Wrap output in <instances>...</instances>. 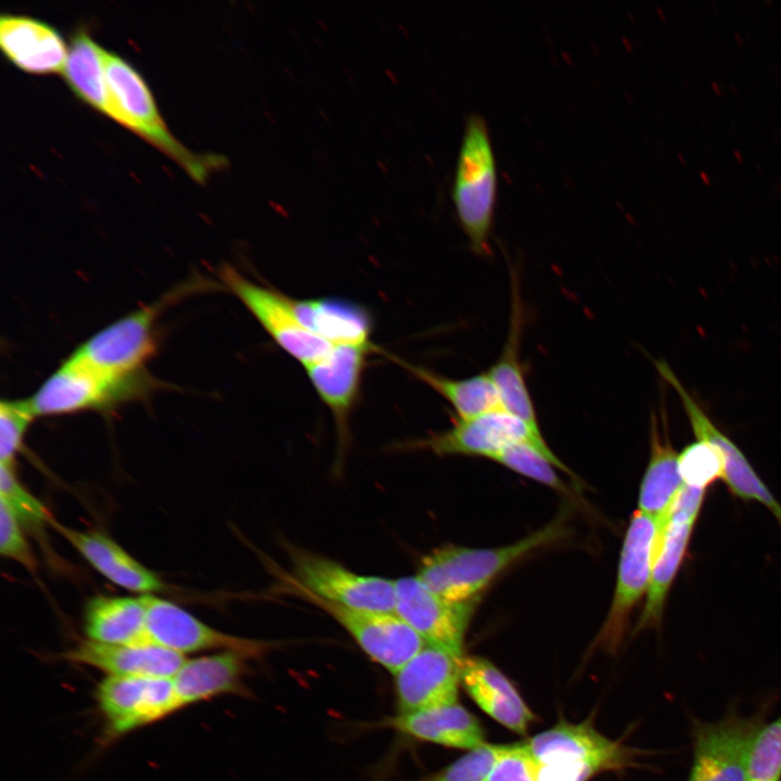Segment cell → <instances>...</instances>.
I'll use <instances>...</instances> for the list:
<instances>
[{"label":"cell","instance_id":"1","mask_svg":"<svg viewBox=\"0 0 781 781\" xmlns=\"http://www.w3.org/2000/svg\"><path fill=\"white\" fill-rule=\"evenodd\" d=\"M563 533L564 527L556 521L504 547L437 548L422 559L417 577L431 591L448 601H477L479 592L504 568L558 539Z\"/></svg>","mask_w":781,"mask_h":781},{"label":"cell","instance_id":"2","mask_svg":"<svg viewBox=\"0 0 781 781\" xmlns=\"http://www.w3.org/2000/svg\"><path fill=\"white\" fill-rule=\"evenodd\" d=\"M497 163L485 118L472 113L465 120L451 196L470 249L491 255L490 236L497 202Z\"/></svg>","mask_w":781,"mask_h":781},{"label":"cell","instance_id":"3","mask_svg":"<svg viewBox=\"0 0 781 781\" xmlns=\"http://www.w3.org/2000/svg\"><path fill=\"white\" fill-rule=\"evenodd\" d=\"M103 67L113 107L112 119L171 157L197 182H205L213 171L225 166L223 156L194 153L169 132L143 78L123 57L104 50Z\"/></svg>","mask_w":781,"mask_h":781},{"label":"cell","instance_id":"4","mask_svg":"<svg viewBox=\"0 0 781 781\" xmlns=\"http://www.w3.org/2000/svg\"><path fill=\"white\" fill-rule=\"evenodd\" d=\"M146 372L118 376L94 370L67 358L28 398L35 417L112 409L145 398L156 388Z\"/></svg>","mask_w":781,"mask_h":781},{"label":"cell","instance_id":"5","mask_svg":"<svg viewBox=\"0 0 781 781\" xmlns=\"http://www.w3.org/2000/svg\"><path fill=\"white\" fill-rule=\"evenodd\" d=\"M536 764L563 781H588L594 774L631 763L632 751L599 733L588 721H560L525 741Z\"/></svg>","mask_w":781,"mask_h":781},{"label":"cell","instance_id":"6","mask_svg":"<svg viewBox=\"0 0 781 781\" xmlns=\"http://www.w3.org/2000/svg\"><path fill=\"white\" fill-rule=\"evenodd\" d=\"M452 427L409 443L412 449L438 456H479L492 459L503 448L526 443L543 453L555 468L569 476L574 473L553 453L541 433L502 408L470 418H457Z\"/></svg>","mask_w":781,"mask_h":781},{"label":"cell","instance_id":"7","mask_svg":"<svg viewBox=\"0 0 781 781\" xmlns=\"http://www.w3.org/2000/svg\"><path fill=\"white\" fill-rule=\"evenodd\" d=\"M169 297L170 294L106 325L80 344L69 358L112 375L145 372L144 366L157 348V317Z\"/></svg>","mask_w":781,"mask_h":781},{"label":"cell","instance_id":"8","mask_svg":"<svg viewBox=\"0 0 781 781\" xmlns=\"http://www.w3.org/2000/svg\"><path fill=\"white\" fill-rule=\"evenodd\" d=\"M295 584L300 589L343 607L395 613V584L377 576L357 574L342 564L287 547Z\"/></svg>","mask_w":781,"mask_h":781},{"label":"cell","instance_id":"9","mask_svg":"<svg viewBox=\"0 0 781 781\" xmlns=\"http://www.w3.org/2000/svg\"><path fill=\"white\" fill-rule=\"evenodd\" d=\"M219 278L270 338L304 367L317 361L333 347L300 323L291 297L249 280L229 265L219 269Z\"/></svg>","mask_w":781,"mask_h":781},{"label":"cell","instance_id":"10","mask_svg":"<svg viewBox=\"0 0 781 781\" xmlns=\"http://www.w3.org/2000/svg\"><path fill=\"white\" fill-rule=\"evenodd\" d=\"M661 532L662 521L633 513L623 542L615 594L598 637L607 649L617 648L632 607L648 592Z\"/></svg>","mask_w":781,"mask_h":781},{"label":"cell","instance_id":"11","mask_svg":"<svg viewBox=\"0 0 781 781\" xmlns=\"http://www.w3.org/2000/svg\"><path fill=\"white\" fill-rule=\"evenodd\" d=\"M760 715L730 712L693 722V759L687 781H747L750 751L764 725Z\"/></svg>","mask_w":781,"mask_h":781},{"label":"cell","instance_id":"12","mask_svg":"<svg viewBox=\"0 0 781 781\" xmlns=\"http://www.w3.org/2000/svg\"><path fill=\"white\" fill-rule=\"evenodd\" d=\"M97 704L115 739L181 709L172 678L106 676L97 687Z\"/></svg>","mask_w":781,"mask_h":781},{"label":"cell","instance_id":"13","mask_svg":"<svg viewBox=\"0 0 781 781\" xmlns=\"http://www.w3.org/2000/svg\"><path fill=\"white\" fill-rule=\"evenodd\" d=\"M705 492V489L683 486L662 522L651 582L636 632L661 625L669 589L688 551Z\"/></svg>","mask_w":781,"mask_h":781},{"label":"cell","instance_id":"14","mask_svg":"<svg viewBox=\"0 0 781 781\" xmlns=\"http://www.w3.org/2000/svg\"><path fill=\"white\" fill-rule=\"evenodd\" d=\"M296 590L331 615L372 661L393 675L426 643L396 613L343 607L317 598L297 586Z\"/></svg>","mask_w":781,"mask_h":781},{"label":"cell","instance_id":"15","mask_svg":"<svg viewBox=\"0 0 781 781\" xmlns=\"http://www.w3.org/2000/svg\"><path fill=\"white\" fill-rule=\"evenodd\" d=\"M146 631L152 644L184 655L209 650L233 651L248 658L259 657L273 645L219 631L175 603L144 594Z\"/></svg>","mask_w":781,"mask_h":781},{"label":"cell","instance_id":"16","mask_svg":"<svg viewBox=\"0 0 781 781\" xmlns=\"http://www.w3.org/2000/svg\"><path fill=\"white\" fill-rule=\"evenodd\" d=\"M374 345L333 346L329 353L305 367L316 393L333 417L337 435L338 468L349 443V420L361 393L368 356Z\"/></svg>","mask_w":781,"mask_h":781},{"label":"cell","instance_id":"17","mask_svg":"<svg viewBox=\"0 0 781 781\" xmlns=\"http://www.w3.org/2000/svg\"><path fill=\"white\" fill-rule=\"evenodd\" d=\"M654 363L660 375L679 395L695 438L713 444L721 451L722 479L731 494L742 500L757 501L765 505L781 525V503L761 481L742 450L714 424L667 362L660 360Z\"/></svg>","mask_w":781,"mask_h":781},{"label":"cell","instance_id":"18","mask_svg":"<svg viewBox=\"0 0 781 781\" xmlns=\"http://www.w3.org/2000/svg\"><path fill=\"white\" fill-rule=\"evenodd\" d=\"M395 613L426 643L462 654L463 639L477 601H448L425 587L420 579L394 580Z\"/></svg>","mask_w":781,"mask_h":781},{"label":"cell","instance_id":"19","mask_svg":"<svg viewBox=\"0 0 781 781\" xmlns=\"http://www.w3.org/2000/svg\"><path fill=\"white\" fill-rule=\"evenodd\" d=\"M463 657L447 648L425 643L394 674L397 713L457 703Z\"/></svg>","mask_w":781,"mask_h":781},{"label":"cell","instance_id":"20","mask_svg":"<svg viewBox=\"0 0 781 781\" xmlns=\"http://www.w3.org/2000/svg\"><path fill=\"white\" fill-rule=\"evenodd\" d=\"M510 271L511 311L508 334L500 356L486 373L498 393L501 408L541 433L521 359L524 306L520 279L514 269Z\"/></svg>","mask_w":781,"mask_h":781},{"label":"cell","instance_id":"21","mask_svg":"<svg viewBox=\"0 0 781 781\" xmlns=\"http://www.w3.org/2000/svg\"><path fill=\"white\" fill-rule=\"evenodd\" d=\"M64 660L116 677L172 678L187 660L156 644L131 646L84 640L61 655Z\"/></svg>","mask_w":781,"mask_h":781},{"label":"cell","instance_id":"22","mask_svg":"<svg viewBox=\"0 0 781 781\" xmlns=\"http://www.w3.org/2000/svg\"><path fill=\"white\" fill-rule=\"evenodd\" d=\"M49 525L111 582L144 594L162 591L165 588L163 580L154 572L132 558L107 535L100 532L77 530L53 517L49 521Z\"/></svg>","mask_w":781,"mask_h":781},{"label":"cell","instance_id":"23","mask_svg":"<svg viewBox=\"0 0 781 781\" xmlns=\"http://www.w3.org/2000/svg\"><path fill=\"white\" fill-rule=\"evenodd\" d=\"M0 46L18 68L33 74L62 73L68 48L49 24L29 16H0Z\"/></svg>","mask_w":781,"mask_h":781},{"label":"cell","instance_id":"24","mask_svg":"<svg viewBox=\"0 0 781 781\" xmlns=\"http://www.w3.org/2000/svg\"><path fill=\"white\" fill-rule=\"evenodd\" d=\"M461 684L483 712L517 734L536 718L508 677L485 658L463 657Z\"/></svg>","mask_w":781,"mask_h":781},{"label":"cell","instance_id":"25","mask_svg":"<svg viewBox=\"0 0 781 781\" xmlns=\"http://www.w3.org/2000/svg\"><path fill=\"white\" fill-rule=\"evenodd\" d=\"M248 657L233 651L185 660L172 677L181 707L219 695H249L243 679Z\"/></svg>","mask_w":781,"mask_h":781},{"label":"cell","instance_id":"26","mask_svg":"<svg viewBox=\"0 0 781 781\" xmlns=\"http://www.w3.org/2000/svg\"><path fill=\"white\" fill-rule=\"evenodd\" d=\"M384 726L409 738L437 745L473 750L485 744L478 719L461 704L452 703L430 709L396 714Z\"/></svg>","mask_w":781,"mask_h":781},{"label":"cell","instance_id":"27","mask_svg":"<svg viewBox=\"0 0 781 781\" xmlns=\"http://www.w3.org/2000/svg\"><path fill=\"white\" fill-rule=\"evenodd\" d=\"M650 418V460L638 498V511L663 521L683 487L679 473V453L667 430L665 407Z\"/></svg>","mask_w":781,"mask_h":781},{"label":"cell","instance_id":"28","mask_svg":"<svg viewBox=\"0 0 781 781\" xmlns=\"http://www.w3.org/2000/svg\"><path fill=\"white\" fill-rule=\"evenodd\" d=\"M300 323L332 346H370L373 321L360 304L338 297L292 298Z\"/></svg>","mask_w":781,"mask_h":781},{"label":"cell","instance_id":"29","mask_svg":"<svg viewBox=\"0 0 781 781\" xmlns=\"http://www.w3.org/2000/svg\"><path fill=\"white\" fill-rule=\"evenodd\" d=\"M84 628L89 640L118 645L152 644L146 631L144 594L133 597L97 596L88 601Z\"/></svg>","mask_w":781,"mask_h":781},{"label":"cell","instance_id":"30","mask_svg":"<svg viewBox=\"0 0 781 781\" xmlns=\"http://www.w3.org/2000/svg\"><path fill=\"white\" fill-rule=\"evenodd\" d=\"M103 51L85 29H76L71 38L62 75L80 100L113 118L103 67Z\"/></svg>","mask_w":781,"mask_h":781},{"label":"cell","instance_id":"31","mask_svg":"<svg viewBox=\"0 0 781 781\" xmlns=\"http://www.w3.org/2000/svg\"><path fill=\"white\" fill-rule=\"evenodd\" d=\"M397 362L441 396L459 419L474 418L501 408L498 393L486 372L465 379H452L422 366L401 360Z\"/></svg>","mask_w":781,"mask_h":781},{"label":"cell","instance_id":"32","mask_svg":"<svg viewBox=\"0 0 781 781\" xmlns=\"http://www.w3.org/2000/svg\"><path fill=\"white\" fill-rule=\"evenodd\" d=\"M679 473L683 485L705 489L724 477V457L719 448L696 439L684 447L678 457Z\"/></svg>","mask_w":781,"mask_h":781},{"label":"cell","instance_id":"33","mask_svg":"<svg viewBox=\"0 0 781 781\" xmlns=\"http://www.w3.org/2000/svg\"><path fill=\"white\" fill-rule=\"evenodd\" d=\"M747 781H781V715L764 724L753 741Z\"/></svg>","mask_w":781,"mask_h":781},{"label":"cell","instance_id":"34","mask_svg":"<svg viewBox=\"0 0 781 781\" xmlns=\"http://www.w3.org/2000/svg\"><path fill=\"white\" fill-rule=\"evenodd\" d=\"M491 460L554 490L566 492L567 487L553 470L555 466L543 453L526 443L507 446Z\"/></svg>","mask_w":781,"mask_h":781},{"label":"cell","instance_id":"35","mask_svg":"<svg viewBox=\"0 0 781 781\" xmlns=\"http://www.w3.org/2000/svg\"><path fill=\"white\" fill-rule=\"evenodd\" d=\"M0 498L9 504L22 526L40 529L52 518L44 504L20 483L14 465L0 464Z\"/></svg>","mask_w":781,"mask_h":781},{"label":"cell","instance_id":"36","mask_svg":"<svg viewBox=\"0 0 781 781\" xmlns=\"http://www.w3.org/2000/svg\"><path fill=\"white\" fill-rule=\"evenodd\" d=\"M501 748L485 743L418 781H487Z\"/></svg>","mask_w":781,"mask_h":781},{"label":"cell","instance_id":"37","mask_svg":"<svg viewBox=\"0 0 781 781\" xmlns=\"http://www.w3.org/2000/svg\"><path fill=\"white\" fill-rule=\"evenodd\" d=\"M28 399L2 400L0 404V460L14 465L29 424L35 419Z\"/></svg>","mask_w":781,"mask_h":781},{"label":"cell","instance_id":"38","mask_svg":"<svg viewBox=\"0 0 781 781\" xmlns=\"http://www.w3.org/2000/svg\"><path fill=\"white\" fill-rule=\"evenodd\" d=\"M0 553L29 572L37 567L35 555L25 537L23 526L9 504L0 498Z\"/></svg>","mask_w":781,"mask_h":781},{"label":"cell","instance_id":"39","mask_svg":"<svg viewBox=\"0 0 781 781\" xmlns=\"http://www.w3.org/2000/svg\"><path fill=\"white\" fill-rule=\"evenodd\" d=\"M487 781H537V766L526 742L502 745Z\"/></svg>","mask_w":781,"mask_h":781},{"label":"cell","instance_id":"40","mask_svg":"<svg viewBox=\"0 0 781 781\" xmlns=\"http://www.w3.org/2000/svg\"><path fill=\"white\" fill-rule=\"evenodd\" d=\"M700 177L702 178L703 182L705 184H710V179L708 178L707 174L705 171H700Z\"/></svg>","mask_w":781,"mask_h":781},{"label":"cell","instance_id":"41","mask_svg":"<svg viewBox=\"0 0 781 781\" xmlns=\"http://www.w3.org/2000/svg\"><path fill=\"white\" fill-rule=\"evenodd\" d=\"M710 85H712V88L715 90V92L718 95H721V89H720L719 85L716 81H712Z\"/></svg>","mask_w":781,"mask_h":781},{"label":"cell","instance_id":"42","mask_svg":"<svg viewBox=\"0 0 781 781\" xmlns=\"http://www.w3.org/2000/svg\"><path fill=\"white\" fill-rule=\"evenodd\" d=\"M733 154L739 162H743V157H742V154L740 153V151L734 150Z\"/></svg>","mask_w":781,"mask_h":781},{"label":"cell","instance_id":"43","mask_svg":"<svg viewBox=\"0 0 781 781\" xmlns=\"http://www.w3.org/2000/svg\"><path fill=\"white\" fill-rule=\"evenodd\" d=\"M733 35H734L735 39L738 40V42H739L740 44H742V43H743V40H742L740 34H739L738 31H734Z\"/></svg>","mask_w":781,"mask_h":781},{"label":"cell","instance_id":"44","mask_svg":"<svg viewBox=\"0 0 781 781\" xmlns=\"http://www.w3.org/2000/svg\"><path fill=\"white\" fill-rule=\"evenodd\" d=\"M678 158L681 161L682 164L687 165V158L682 154H678Z\"/></svg>","mask_w":781,"mask_h":781},{"label":"cell","instance_id":"45","mask_svg":"<svg viewBox=\"0 0 781 781\" xmlns=\"http://www.w3.org/2000/svg\"><path fill=\"white\" fill-rule=\"evenodd\" d=\"M731 88H732L733 92L738 95V94H739V91L737 90L735 86H734V85H731Z\"/></svg>","mask_w":781,"mask_h":781},{"label":"cell","instance_id":"46","mask_svg":"<svg viewBox=\"0 0 781 781\" xmlns=\"http://www.w3.org/2000/svg\"><path fill=\"white\" fill-rule=\"evenodd\" d=\"M764 3H766V4H772L773 2H772V0H764Z\"/></svg>","mask_w":781,"mask_h":781}]
</instances>
